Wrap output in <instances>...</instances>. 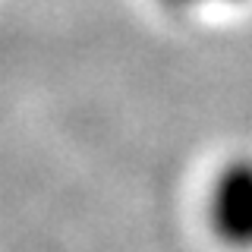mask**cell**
<instances>
[{"mask_svg": "<svg viewBox=\"0 0 252 252\" xmlns=\"http://www.w3.org/2000/svg\"><path fill=\"white\" fill-rule=\"evenodd\" d=\"M211 233L230 249H252V158H233L208 192Z\"/></svg>", "mask_w": 252, "mask_h": 252, "instance_id": "1", "label": "cell"}, {"mask_svg": "<svg viewBox=\"0 0 252 252\" xmlns=\"http://www.w3.org/2000/svg\"><path fill=\"white\" fill-rule=\"evenodd\" d=\"M170 3H177V6H195V3H208V0H170Z\"/></svg>", "mask_w": 252, "mask_h": 252, "instance_id": "2", "label": "cell"}]
</instances>
